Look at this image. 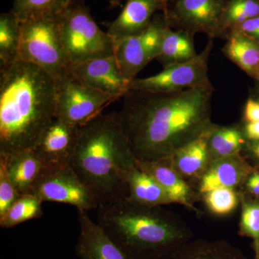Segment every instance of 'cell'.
<instances>
[{"label": "cell", "mask_w": 259, "mask_h": 259, "mask_svg": "<svg viewBox=\"0 0 259 259\" xmlns=\"http://www.w3.org/2000/svg\"><path fill=\"white\" fill-rule=\"evenodd\" d=\"M214 39L209 38L204 50L184 64L165 68L161 72L131 81L130 90L171 93L197 88L211 83L208 77V61Z\"/></svg>", "instance_id": "cell-9"}, {"label": "cell", "mask_w": 259, "mask_h": 259, "mask_svg": "<svg viewBox=\"0 0 259 259\" xmlns=\"http://www.w3.org/2000/svg\"><path fill=\"white\" fill-rule=\"evenodd\" d=\"M56 119L81 127L101 115L117 98L76 81L71 74L55 81Z\"/></svg>", "instance_id": "cell-7"}, {"label": "cell", "mask_w": 259, "mask_h": 259, "mask_svg": "<svg viewBox=\"0 0 259 259\" xmlns=\"http://www.w3.org/2000/svg\"><path fill=\"white\" fill-rule=\"evenodd\" d=\"M136 165L157 181L166 191L172 203L180 204L197 215H202V211L195 206V204L201 200L200 194L177 173L170 165L168 159L156 162L136 161Z\"/></svg>", "instance_id": "cell-15"}, {"label": "cell", "mask_w": 259, "mask_h": 259, "mask_svg": "<svg viewBox=\"0 0 259 259\" xmlns=\"http://www.w3.org/2000/svg\"><path fill=\"white\" fill-rule=\"evenodd\" d=\"M105 1L108 2V3H110V5H111L112 8L120 6L118 3H117V0H105Z\"/></svg>", "instance_id": "cell-38"}, {"label": "cell", "mask_w": 259, "mask_h": 259, "mask_svg": "<svg viewBox=\"0 0 259 259\" xmlns=\"http://www.w3.org/2000/svg\"><path fill=\"white\" fill-rule=\"evenodd\" d=\"M245 137L248 142L259 141V121L253 122H242Z\"/></svg>", "instance_id": "cell-36"}, {"label": "cell", "mask_w": 259, "mask_h": 259, "mask_svg": "<svg viewBox=\"0 0 259 259\" xmlns=\"http://www.w3.org/2000/svg\"><path fill=\"white\" fill-rule=\"evenodd\" d=\"M241 219L238 234L253 241L255 258L259 257V199L241 194Z\"/></svg>", "instance_id": "cell-29"}, {"label": "cell", "mask_w": 259, "mask_h": 259, "mask_svg": "<svg viewBox=\"0 0 259 259\" xmlns=\"http://www.w3.org/2000/svg\"><path fill=\"white\" fill-rule=\"evenodd\" d=\"M170 0H127L117 18L107 24V33L114 42L144 32L158 12L166 10Z\"/></svg>", "instance_id": "cell-14"}, {"label": "cell", "mask_w": 259, "mask_h": 259, "mask_svg": "<svg viewBox=\"0 0 259 259\" xmlns=\"http://www.w3.org/2000/svg\"><path fill=\"white\" fill-rule=\"evenodd\" d=\"M201 201L211 214L222 217L236 210L241 204V193L236 189H214L202 194Z\"/></svg>", "instance_id": "cell-28"}, {"label": "cell", "mask_w": 259, "mask_h": 259, "mask_svg": "<svg viewBox=\"0 0 259 259\" xmlns=\"http://www.w3.org/2000/svg\"><path fill=\"white\" fill-rule=\"evenodd\" d=\"M248 143L241 121L230 125L214 124L210 130L208 139L211 162L233 155L241 154Z\"/></svg>", "instance_id": "cell-22"}, {"label": "cell", "mask_w": 259, "mask_h": 259, "mask_svg": "<svg viewBox=\"0 0 259 259\" xmlns=\"http://www.w3.org/2000/svg\"><path fill=\"white\" fill-rule=\"evenodd\" d=\"M253 166H259V141L248 142L241 153Z\"/></svg>", "instance_id": "cell-35"}, {"label": "cell", "mask_w": 259, "mask_h": 259, "mask_svg": "<svg viewBox=\"0 0 259 259\" xmlns=\"http://www.w3.org/2000/svg\"><path fill=\"white\" fill-rule=\"evenodd\" d=\"M31 194L42 202L69 204L77 209L92 210L100 206L93 192L69 166L44 168Z\"/></svg>", "instance_id": "cell-10"}, {"label": "cell", "mask_w": 259, "mask_h": 259, "mask_svg": "<svg viewBox=\"0 0 259 259\" xmlns=\"http://www.w3.org/2000/svg\"><path fill=\"white\" fill-rule=\"evenodd\" d=\"M259 121V100L249 97L243 107L242 122H253Z\"/></svg>", "instance_id": "cell-33"}, {"label": "cell", "mask_w": 259, "mask_h": 259, "mask_svg": "<svg viewBox=\"0 0 259 259\" xmlns=\"http://www.w3.org/2000/svg\"><path fill=\"white\" fill-rule=\"evenodd\" d=\"M169 28L164 13H157L144 32L115 42L114 54L126 79L132 81L141 70L157 59Z\"/></svg>", "instance_id": "cell-8"}, {"label": "cell", "mask_w": 259, "mask_h": 259, "mask_svg": "<svg viewBox=\"0 0 259 259\" xmlns=\"http://www.w3.org/2000/svg\"><path fill=\"white\" fill-rule=\"evenodd\" d=\"M117 3H118L119 5H121V2H122V0H117Z\"/></svg>", "instance_id": "cell-39"}, {"label": "cell", "mask_w": 259, "mask_h": 259, "mask_svg": "<svg viewBox=\"0 0 259 259\" xmlns=\"http://www.w3.org/2000/svg\"><path fill=\"white\" fill-rule=\"evenodd\" d=\"M97 209L98 224L127 259H171L193 237L187 223L161 206L126 198Z\"/></svg>", "instance_id": "cell-4"}, {"label": "cell", "mask_w": 259, "mask_h": 259, "mask_svg": "<svg viewBox=\"0 0 259 259\" xmlns=\"http://www.w3.org/2000/svg\"><path fill=\"white\" fill-rule=\"evenodd\" d=\"M197 56L194 36L169 28L167 30L161 52L156 60L165 69L175 65L184 64Z\"/></svg>", "instance_id": "cell-24"}, {"label": "cell", "mask_w": 259, "mask_h": 259, "mask_svg": "<svg viewBox=\"0 0 259 259\" xmlns=\"http://www.w3.org/2000/svg\"><path fill=\"white\" fill-rule=\"evenodd\" d=\"M240 193L259 199V166H253L240 187Z\"/></svg>", "instance_id": "cell-32"}, {"label": "cell", "mask_w": 259, "mask_h": 259, "mask_svg": "<svg viewBox=\"0 0 259 259\" xmlns=\"http://www.w3.org/2000/svg\"><path fill=\"white\" fill-rule=\"evenodd\" d=\"M59 25L69 65L114 55V40L97 25L82 0L69 2L59 14Z\"/></svg>", "instance_id": "cell-5"}, {"label": "cell", "mask_w": 259, "mask_h": 259, "mask_svg": "<svg viewBox=\"0 0 259 259\" xmlns=\"http://www.w3.org/2000/svg\"><path fill=\"white\" fill-rule=\"evenodd\" d=\"M228 0H170L163 12L173 30L194 36L204 33L216 38L218 27Z\"/></svg>", "instance_id": "cell-11"}, {"label": "cell", "mask_w": 259, "mask_h": 259, "mask_svg": "<svg viewBox=\"0 0 259 259\" xmlns=\"http://www.w3.org/2000/svg\"><path fill=\"white\" fill-rule=\"evenodd\" d=\"M250 97L259 100V81H255V85L250 92Z\"/></svg>", "instance_id": "cell-37"}, {"label": "cell", "mask_w": 259, "mask_h": 259, "mask_svg": "<svg viewBox=\"0 0 259 259\" xmlns=\"http://www.w3.org/2000/svg\"><path fill=\"white\" fill-rule=\"evenodd\" d=\"M3 158L6 160L7 171L10 180L19 194H31L32 188L44 168L35 151H23L10 157Z\"/></svg>", "instance_id": "cell-20"}, {"label": "cell", "mask_w": 259, "mask_h": 259, "mask_svg": "<svg viewBox=\"0 0 259 259\" xmlns=\"http://www.w3.org/2000/svg\"><path fill=\"white\" fill-rule=\"evenodd\" d=\"M71 0H14L11 11L20 21L32 17L59 14Z\"/></svg>", "instance_id": "cell-30"}, {"label": "cell", "mask_w": 259, "mask_h": 259, "mask_svg": "<svg viewBox=\"0 0 259 259\" xmlns=\"http://www.w3.org/2000/svg\"><path fill=\"white\" fill-rule=\"evenodd\" d=\"M21 22L10 11L0 16V65H8L19 59Z\"/></svg>", "instance_id": "cell-25"}, {"label": "cell", "mask_w": 259, "mask_h": 259, "mask_svg": "<svg viewBox=\"0 0 259 259\" xmlns=\"http://www.w3.org/2000/svg\"><path fill=\"white\" fill-rule=\"evenodd\" d=\"M254 259H259V257H258V258H254Z\"/></svg>", "instance_id": "cell-40"}, {"label": "cell", "mask_w": 259, "mask_h": 259, "mask_svg": "<svg viewBox=\"0 0 259 259\" xmlns=\"http://www.w3.org/2000/svg\"><path fill=\"white\" fill-rule=\"evenodd\" d=\"M127 199L148 207L172 204L161 185L151 175L135 166L127 174Z\"/></svg>", "instance_id": "cell-21"}, {"label": "cell", "mask_w": 259, "mask_h": 259, "mask_svg": "<svg viewBox=\"0 0 259 259\" xmlns=\"http://www.w3.org/2000/svg\"><path fill=\"white\" fill-rule=\"evenodd\" d=\"M80 127L55 119L33 150L44 168L69 166L79 139Z\"/></svg>", "instance_id": "cell-13"}, {"label": "cell", "mask_w": 259, "mask_h": 259, "mask_svg": "<svg viewBox=\"0 0 259 259\" xmlns=\"http://www.w3.org/2000/svg\"><path fill=\"white\" fill-rule=\"evenodd\" d=\"M253 167L241 153L215 160L211 162L196 190L200 195L214 189L239 190Z\"/></svg>", "instance_id": "cell-17"}, {"label": "cell", "mask_w": 259, "mask_h": 259, "mask_svg": "<svg viewBox=\"0 0 259 259\" xmlns=\"http://www.w3.org/2000/svg\"><path fill=\"white\" fill-rule=\"evenodd\" d=\"M225 40L222 51L227 59L259 81V42L236 30L228 32Z\"/></svg>", "instance_id": "cell-19"}, {"label": "cell", "mask_w": 259, "mask_h": 259, "mask_svg": "<svg viewBox=\"0 0 259 259\" xmlns=\"http://www.w3.org/2000/svg\"><path fill=\"white\" fill-rule=\"evenodd\" d=\"M88 212L78 209L80 233L76 255L81 259H127L105 230L89 217Z\"/></svg>", "instance_id": "cell-16"}, {"label": "cell", "mask_w": 259, "mask_h": 259, "mask_svg": "<svg viewBox=\"0 0 259 259\" xmlns=\"http://www.w3.org/2000/svg\"><path fill=\"white\" fill-rule=\"evenodd\" d=\"M233 30L243 32L247 36L259 42V15L247 20Z\"/></svg>", "instance_id": "cell-34"}, {"label": "cell", "mask_w": 259, "mask_h": 259, "mask_svg": "<svg viewBox=\"0 0 259 259\" xmlns=\"http://www.w3.org/2000/svg\"><path fill=\"white\" fill-rule=\"evenodd\" d=\"M136 161L118 115L112 112L80 127L69 166L100 206L127 198V174Z\"/></svg>", "instance_id": "cell-3"}, {"label": "cell", "mask_w": 259, "mask_h": 259, "mask_svg": "<svg viewBox=\"0 0 259 259\" xmlns=\"http://www.w3.org/2000/svg\"><path fill=\"white\" fill-rule=\"evenodd\" d=\"M54 79L31 63L0 65V156L33 151L56 119Z\"/></svg>", "instance_id": "cell-2"}, {"label": "cell", "mask_w": 259, "mask_h": 259, "mask_svg": "<svg viewBox=\"0 0 259 259\" xmlns=\"http://www.w3.org/2000/svg\"><path fill=\"white\" fill-rule=\"evenodd\" d=\"M42 201L32 194H23L0 216V226L10 228L30 220L38 219L44 215Z\"/></svg>", "instance_id": "cell-27"}, {"label": "cell", "mask_w": 259, "mask_h": 259, "mask_svg": "<svg viewBox=\"0 0 259 259\" xmlns=\"http://www.w3.org/2000/svg\"><path fill=\"white\" fill-rule=\"evenodd\" d=\"M68 69L76 81L116 98L130 91L131 81L122 74L115 54L69 64Z\"/></svg>", "instance_id": "cell-12"}, {"label": "cell", "mask_w": 259, "mask_h": 259, "mask_svg": "<svg viewBox=\"0 0 259 259\" xmlns=\"http://www.w3.org/2000/svg\"><path fill=\"white\" fill-rule=\"evenodd\" d=\"M212 83L171 93L130 90L117 113L136 161L168 159L209 131Z\"/></svg>", "instance_id": "cell-1"}, {"label": "cell", "mask_w": 259, "mask_h": 259, "mask_svg": "<svg viewBox=\"0 0 259 259\" xmlns=\"http://www.w3.org/2000/svg\"><path fill=\"white\" fill-rule=\"evenodd\" d=\"M211 128L168 158L172 168L195 190L211 163L208 148Z\"/></svg>", "instance_id": "cell-18"}, {"label": "cell", "mask_w": 259, "mask_h": 259, "mask_svg": "<svg viewBox=\"0 0 259 259\" xmlns=\"http://www.w3.org/2000/svg\"><path fill=\"white\" fill-rule=\"evenodd\" d=\"M171 259H246L243 253L226 241L197 239L189 241Z\"/></svg>", "instance_id": "cell-23"}, {"label": "cell", "mask_w": 259, "mask_h": 259, "mask_svg": "<svg viewBox=\"0 0 259 259\" xmlns=\"http://www.w3.org/2000/svg\"><path fill=\"white\" fill-rule=\"evenodd\" d=\"M6 168V160L0 157V216L3 214L20 197Z\"/></svg>", "instance_id": "cell-31"}, {"label": "cell", "mask_w": 259, "mask_h": 259, "mask_svg": "<svg viewBox=\"0 0 259 259\" xmlns=\"http://www.w3.org/2000/svg\"><path fill=\"white\" fill-rule=\"evenodd\" d=\"M259 15V0H228L218 27V36L224 39L238 25Z\"/></svg>", "instance_id": "cell-26"}, {"label": "cell", "mask_w": 259, "mask_h": 259, "mask_svg": "<svg viewBox=\"0 0 259 259\" xmlns=\"http://www.w3.org/2000/svg\"><path fill=\"white\" fill-rule=\"evenodd\" d=\"M21 22L19 59L41 68L54 81L69 74L60 30L59 14L32 17Z\"/></svg>", "instance_id": "cell-6"}]
</instances>
